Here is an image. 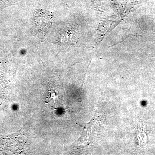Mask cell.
<instances>
[{
	"instance_id": "1",
	"label": "cell",
	"mask_w": 155,
	"mask_h": 155,
	"mask_svg": "<svg viewBox=\"0 0 155 155\" xmlns=\"http://www.w3.org/2000/svg\"><path fill=\"white\" fill-rule=\"evenodd\" d=\"M35 15V22L37 26L41 28H45L48 26V25L51 23V19L47 14L43 13L41 11H38Z\"/></svg>"
}]
</instances>
